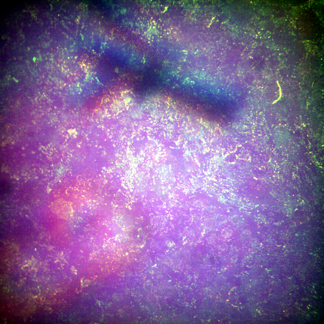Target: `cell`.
Masks as SVG:
<instances>
[{
    "instance_id": "obj_1",
    "label": "cell",
    "mask_w": 324,
    "mask_h": 324,
    "mask_svg": "<svg viewBox=\"0 0 324 324\" xmlns=\"http://www.w3.org/2000/svg\"><path fill=\"white\" fill-rule=\"evenodd\" d=\"M51 208L55 213L61 218L67 219L71 216V210H69L65 205L54 204Z\"/></svg>"
}]
</instances>
